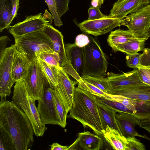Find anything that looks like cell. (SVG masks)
<instances>
[{
  "mask_svg": "<svg viewBox=\"0 0 150 150\" xmlns=\"http://www.w3.org/2000/svg\"><path fill=\"white\" fill-rule=\"evenodd\" d=\"M140 64L145 66H150V48H145L142 54Z\"/></svg>",
  "mask_w": 150,
  "mask_h": 150,
  "instance_id": "obj_40",
  "label": "cell"
},
{
  "mask_svg": "<svg viewBox=\"0 0 150 150\" xmlns=\"http://www.w3.org/2000/svg\"><path fill=\"white\" fill-rule=\"evenodd\" d=\"M51 150H67L68 146H62L57 143H54L50 145Z\"/></svg>",
  "mask_w": 150,
  "mask_h": 150,
  "instance_id": "obj_43",
  "label": "cell"
},
{
  "mask_svg": "<svg viewBox=\"0 0 150 150\" xmlns=\"http://www.w3.org/2000/svg\"><path fill=\"white\" fill-rule=\"evenodd\" d=\"M102 134L113 149L126 150V138L117 130L107 125L106 129L103 131Z\"/></svg>",
  "mask_w": 150,
  "mask_h": 150,
  "instance_id": "obj_20",
  "label": "cell"
},
{
  "mask_svg": "<svg viewBox=\"0 0 150 150\" xmlns=\"http://www.w3.org/2000/svg\"><path fill=\"white\" fill-rule=\"evenodd\" d=\"M52 91L59 119V126L64 128L67 125L66 120L68 113L58 93L52 88Z\"/></svg>",
  "mask_w": 150,
  "mask_h": 150,
  "instance_id": "obj_26",
  "label": "cell"
},
{
  "mask_svg": "<svg viewBox=\"0 0 150 150\" xmlns=\"http://www.w3.org/2000/svg\"><path fill=\"white\" fill-rule=\"evenodd\" d=\"M106 77L112 90L118 86L144 83L137 69L121 74L110 72L107 74Z\"/></svg>",
  "mask_w": 150,
  "mask_h": 150,
  "instance_id": "obj_18",
  "label": "cell"
},
{
  "mask_svg": "<svg viewBox=\"0 0 150 150\" xmlns=\"http://www.w3.org/2000/svg\"><path fill=\"white\" fill-rule=\"evenodd\" d=\"M11 40L6 36H1L0 38V57H1L5 49V47L8 41Z\"/></svg>",
  "mask_w": 150,
  "mask_h": 150,
  "instance_id": "obj_41",
  "label": "cell"
},
{
  "mask_svg": "<svg viewBox=\"0 0 150 150\" xmlns=\"http://www.w3.org/2000/svg\"><path fill=\"white\" fill-rule=\"evenodd\" d=\"M82 79L97 87L106 93L109 94L112 89L106 77L85 75Z\"/></svg>",
  "mask_w": 150,
  "mask_h": 150,
  "instance_id": "obj_25",
  "label": "cell"
},
{
  "mask_svg": "<svg viewBox=\"0 0 150 150\" xmlns=\"http://www.w3.org/2000/svg\"><path fill=\"white\" fill-rule=\"evenodd\" d=\"M59 16L61 17L69 10L70 0H55Z\"/></svg>",
  "mask_w": 150,
  "mask_h": 150,
  "instance_id": "obj_38",
  "label": "cell"
},
{
  "mask_svg": "<svg viewBox=\"0 0 150 150\" xmlns=\"http://www.w3.org/2000/svg\"><path fill=\"white\" fill-rule=\"evenodd\" d=\"M90 41L88 36L84 34H81L76 37L74 43L78 47H83L88 44Z\"/></svg>",
  "mask_w": 150,
  "mask_h": 150,
  "instance_id": "obj_39",
  "label": "cell"
},
{
  "mask_svg": "<svg viewBox=\"0 0 150 150\" xmlns=\"http://www.w3.org/2000/svg\"><path fill=\"white\" fill-rule=\"evenodd\" d=\"M149 5H150V0H140L138 5L134 12Z\"/></svg>",
  "mask_w": 150,
  "mask_h": 150,
  "instance_id": "obj_44",
  "label": "cell"
},
{
  "mask_svg": "<svg viewBox=\"0 0 150 150\" xmlns=\"http://www.w3.org/2000/svg\"><path fill=\"white\" fill-rule=\"evenodd\" d=\"M137 69L142 81L150 86V66H145L140 64Z\"/></svg>",
  "mask_w": 150,
  "mask_h": 150,
  "instance_id": "obj_35",
  "label": "cell"
},
{
  "mask_svg": "<svg viewBox=\"0 0 150 150\" xmlns=\"http://www.w3.org/2000/svg\"><path fill=\"white\" fill-rule=\"evenodd\" d=\"M11 12V6L7 0H0V31L5 29L6 23Z\"/></svg>",
  "mask_w": 150,
  "mask_h": 150,
  "instance_id": "obj_28",
  "label": "cell"
},
{
  "mask_svg": "<svg viewBox=\"0 0 150 150\" xmlns=\"http://www.w3.org/2000/svg\"><path fill=\"white\" fill-rule=\"evenodd\" d=\"M42 30L50 38L53 50L59 55L60 59L59 66L62 67L68 64L69 62L66 54L63 36L61 33L50 24L45 25Z\"/></svg>",
  "mask_w": 150,
  "mask_h": 150,
  "instance_id": "obj_17",
  "label": "cell"
},
{
  "mask_svg": "<svg viewBox=\"0 0 150 150\" xmlns=\"http://www.w3.org/2000/svg\"><path fill=\"white\" fill-rule=\"evenodd\" d=\"M53 18L54 25L58 27L63 25V23L59 16L55 0H45Z\"/></svg>",
  "mask_w": 150,
  "mask_h": 150,
  "instance_id": "obj_32",
  "label": "cell"
},
{
  "mask_svg": "<svg viewBox=\"0 0 150 150\" xmlns=\"http://www.w3.org/2000/svg\"><path fill=\"white\" fill-rule=\"evenodd\" d=\"M138 125L140 127L145 129L150 134V117L140 120Z\"/></svg>",
  "mask_w": 150,
  "mask_h": 150,
  "instance_id": "obj_42",
  "label": "cell"
},
{
  "mask_svg": "<svg viewBox=\"0 0 150 150\" xmlns=\"http://www.w3.org/2000/svg\"><path fill=\"white\" fill-rule=\"evenodd\" d=\"M37 59L50 87L54 89L58 82L51 66L40 58L38 57Z\"/></svg>",
  "mask_w": 150,
  "mask_h": 150,
  "instance_id": "obj_27",
  "label": "cell"
},
{
  "mask_svg": "<svg viewBox=\"0 0 150 150\" xmlns=\"http://www.w3.org/2000/svg\"><path fill=\"white\" fill-rule=\"evenodd\" d=\"M122 20L108 15L96 20H85L79 23L78 26L85 33L97 36L105 34L115 28L120 26Z\"/></svg>",
  "mask_w": 150,
  "mask_h": 150,
  "instance_id": "obj_11",
  "label": "cell"
},
{
  "mask_svg": "<svg viewBox=\"0 0 150 150\" xmlns=\"http://www.w3.org/2000/svg\"><path fill=\"white\" fill-rule=\"evenodd\" d=\"M121 95L142 101L150 102V86L144 83L118 86L109 93Z\"/></svg>",
  "mask_w": 150,
  "mask_h": 150,
  "instance_id": "obj_13",
  "label": "cell"
},
{
  "mask_svg": "<svg viewBox=\"0 0 150 150\" xmlns=\"http://www.w3.org/2000/svg\"><path fill=\"white\" fill-rule=\"evenodd\" d=\"M12 100L28 117L33 126L34 134L37 137L42 136L47 127L41 120L35 101L29 94L23 79L16 82Z\"/></svg>",
  "mask_w": 150,
  "mask_h": 150,
  "instance_id": "obj_3",
  "label": "cell"
},
{
  "mask_svg": "<svg viewBox=\"0 0 150 150\" xmlns=\"http://www.w3.org/2000/svg\"><path fill=\"white\" fill-rule=\"evenodd\" d=\"M137 39L130 30L119 29L111 32L107 41L108 45L112 48L118 45Z\"/></svg>",
  "mask_w": 150,
  "mask_h": 150,
  "instance_id": "obj_22",
  "label": "cell"
},
{
  "mask_svg": "<svg viewBox=\"0 0 150 150\" xmlns=\"http://www.w3.org/2000/svg\"><path fill=\"white\" fill-rule=\"evenodd\" d=\"M105 0H99L98 6L100 8L101 5L103 4Z\"/></svg>",
  "mask_w": 150,
  "mask_h": 150,
  "instance_id": "obj_47",
  "label": "cell"
},
{
  "mask_svg": "<svg viewBox=\"0 0 150 150\" xmlns=\"http://www.w3.org/2000/svg\"><path fill=\"white\" fill-rule=\"evenodd\" d=\"M149 37H150V30L149 31Z\"/></svg>",
  "mask_w": 150,
  "mask_h": 150,
  "instance_id": "obj_48",
  "label": "cell"
},
{
  "mask_svg": "<svg viewBox=\"0 0 150 150\" xmlns=\"http://www.w3.org/2000/svg\"><path fill=\"white\" fill-rule=\"evenodd\" d=\"M97 103L98 111L103 130L106 129L108 125L119 132L115 117V114L117 112L102 103Z\"/></svg>",
  "mask_w": 150,
  "mask_h": 150,
  "instance_id": "obj_23",
  "label": "cell"
},
{
  "mask_svg": "<svg viewBox=\"0 0 150 150\" xmlns=\"http://www.w3.org/2000/svg\"><path fill=\"white\" fill-rule=\"evenodd\" d=\"M44 18L48 21L51 24L52 22V20H53V18L48 11L47 10H45V13L43 15Z\"/></svg>",
  "mask_w": 150,
  "mask_h": 150,
  "instance_id": "obj_45",
  "label": "cell"
},
{
  "mask_svg": "<svg viewBox=\"0 0 150 150\" xmlns=\"http://www.w3.org/2000/svg\"><path fill=\"white\" fill-rule=\"evenodd\" d=\"M51 66L58 82L54 90L58 93L68 113L73 102L75 85L78 82L70 80L67 74L59 66Z\"/></svg>",
  "mask_w": 150,
  "mask_h": 150,
  "instance_id": "obj_9",
  "label": "cell"
},
{
  "mask_svg": "<svg viewBox=\"0 0 150 150\" xmlns=\"http://www.w3.org/2000/svg\"><path fill=\"white\" fill-rule=\"evenodd\" d=\"M88 37L90 42L83 47L85 75L105 77L108 65L105 55L98 42Z\"/></svg>",
  "mask_w": 150,
  "mask_h": 150,
  "instance_id": "obj_5",
  "label": "cell"
},
{
  "mask_svg": "<svg viewBox=\"0 0 150 150\" xmlns=\"http://www.w3.org/2000/svg\"><path fill=\"white\" fill-rule=\"evenodd\" d=\"M30 62L16 48L12 66V76L15 82L23 79L26 74Z\"/></svg>",
  "mask_w": 150,
  "mask_h": 150,
  "instance_id": "obj_21",
  "label": "cell"
},
{
  "mask_svg": "<svg viewBox=\"0 0 150 150\" xmlns=\"http://www.w3.org/2000/svg\"><path fill=\"white\" fill-rule=\"evenodd\" d=\"M145 146L134 136L126 138V150H145Z\"/></svg>",
  "mask_w": 150,
  "mask_h": 150,
  "instance_id": "obj_33",
  "label": "cell"
},
{
  "mask_svg": "<svg viewBox=\"0 0 150 150\" xmlns=\"http://www.w3.org/2000/svg\"><path fill=\"white\" fill-rule=\"evenodd\" d=\"M89 131L78 133L77 139L67 150H99L103 145L102 139Z\"/></svg>",
  "mask_w": 150,
  "mask_h": 150,
  "instance_id": "obj_16",
  "label": "cell"
},
{
  "mask_svg": "<svg viewBox=\"0 0 150 150\" xmlns=\"http://www.w3.org/2000/svg\"><path fill=\"white\" fill-rule=\"evenodd\" d=\"M0 127L10 136L16 150H30L34 139L32 124L25 112L14 103L1 98Z\"/></svg>",
  "mask_w": 150,
  "mask_h": 150,
  "instance_id": "obj_1",
  "label": "cell"
},
{
  "mask_svg": "<svg viewBox=\"0 0 150 150\" xmlns=\"http://www.w3.org/2000/svg\"><path fill=\"white\" fill-rule=\"evenodd\" d=\"M52 89L50 86L45 88L41 98L38 100L37 108L41 120L44 124L59 126V119Z\"/></svg>",
  "mask_w": 150,
  "mask_h": 150,
  "instance_id": "obj_10",
  "label": "cell"
},
{
  "mask_svg": "<svg viewBox=\"0 0 150 150\" xmlns=\"http://www.w3.org/2000/svg\"><path fill=\"white\" fill-rule=\"evenodd\" d=\"M98 0H92L91 1V4L93 6L96 7L98 6Z\"/></svg>",
  "mask_w": 150,
  "mask_h": 150,
  "instance_id": "obj_46",
  "label": "cell"
},
{
  "mask_svg": "<svg viewBox=\"0 0 150 150\" xmlns=\"http://www.w3.org/2000/svg\"><path fill=\"white\" fill-rule=\"evenodd\" d=\"M127 26L137 38L148 39L150 29V5L130 13L122 19L120 26Z\"/></svg>",
  "mask_w": 150,
  "mask_h": 150,
  "instance_id": "obj_6",
  "label": "cell"
},
{
  "mask_svg": "<svg viewBox=\"0 0 150 150\" xmlns=\"http://www.w3.org/2000/svg\"><path fill=\"white\" fill-rule=\"evenodd\" d=\"M140 0H117L114 4L109 15L122 19L128 14L133 12Z\"/></svg>",
  "mask_w": 150,
  "mask_h": 150,
  "instance_id": "obj_19",
  "label": "cell"
},
{
  "mask_svg": "<svg viewBox=\"0 0 150 150\" xmlns=\"http://www.w3.org/2000/svg\"><path fill=\"white\" fill-rule=\"evenodd\" d=\"M97 97L78 87H75L73 102L69 110L70 117L89 127L97 134L103 130L98 108Z\"/></svg>",
  "mask_w": 150,
  "mask_h": 150,
  "instance_id": "obj_2",
  "label": "cell"
},
{
  "mask_svg": "<svg viewBox=\"0 0 150 150\" xmlns=\"http://www.w3.org/2000/svg\"><path fill=\"white\" fill-rule=\"evenodd\" d=\"M17 50L30 62L38 58L40 54L53 50L50 38L42 29L14 38Z\"/></svg>",
  "mask_w": 150,
  "mask_h": 150,
  "instance_id": "obj_4",
  "label": "cell"
},
{
  "mask_svg": "<svg viewBox=\"0 0 150 150\" xmlns=\"http://www.w3.org/2000/svg\"><path fill=\"white\" fill-rule=\"evenodd\" d=\"M23 79L29 94L35 101L41 98L45 88L50 86L37 58L30 63Z\"/></svg>",
  "mask_w": 150,
  "mask_h": 150,
  "instance_id": "obj_7",
  "label": "cell"
},
{
  "mask_svg": "<svg viewBox=\"0 0 150 150\" xmlns=\"http://www.w3.org/2000/svg\"><path fill=\"white\" fill-rule=\"evenodd\" d=\"M78 87L86 90L97 97H108L106 93L94 85L83 81L82 79L78 81Z\"/></svg>",
  "mask_w": 150,
  "mask_h": 150,
  "instance_id": "obj_30",
  "label": "cell"
},
{
  "mask_svg": "<svg viewBox=\"0 0 150 150\" xmlns=\"http://www.w3.org/2000/svg\"><path fill=\"white\" fill-rule=\"evenodd\" d=\"M88 20H95L104 18L106 16L100 11L98 6H92L88 9Z\"/></svg>",
  "mask_w": 150,
  "mask_h": 150,
  "instance_id": "obj_37",
  "label": "cell"
},
{
  "mask_svg": "<svg viewBox=\"0 0 150 150\" xmlns=\"http://www.w3.org/2000/svg\"><path fill=\"white\" fill-rule=\"evenodd\" d=\"M115 117L120 133L126 138L137 136L150 141L147 136L139 134L135 129L140 120L133 115L119 112L115 114Z\"/></svg>",
  "mask_w": 150,
  "mask_h": 150,
  "instance_id": "obj_14",
  "label": "cell"
},
{
  "mask_svg": "<svg viewBox=\"0 0 150 150\" xmlns=\"http://www.w3.org/2000/svg\"><path fill=\"white\" fill-rule=\"evenodd\" d=\"M11 6V15L6 24L5 28L10 27V24L13 20L17 15L18 9L19 8L20 0H10Z\"/></svg>",
  "mask_w": 150,
  "mask_h": 150,
  "instance_id": "obj_36",
  "label": "cell"
},
{
  "mask_svg": "<svg viewBox=\"0 0 150 150\" xmlns=\"http://www.w3.org/2000/svg\"><path fill=\"white\" fill-rule=\"evenodd\" d=\"M25 17L23 21L10 26L8 31L14 38L42 30L45 25L51 24L49 21L44 18L42 13L26 16Z\"/></svg>",
  "mask_w": 150,
  "mask_h": 150,
  "instance_id": "obj_12",
  "label": "cell"
},
{
  "mask_svg": "<svg viewBox=\"0 0 150 150\" xmlns=\"http://www.w3.org/2000/svg\"><path fill=\"white\" fill-rule=\"evenodd\" d=\"M51 66H59L60 59L58 54L54 50L49 51L40 54L38 56Z\"/></svg>",
  "mask_w": 150,
  "mask_h": 150,
  "instance_id": "obj_31",
  "label": "cell"
},
{
  "mask_svg": "<svg viewBox=\"0 0 150 150\" xmlns=\"http://www.w3.org/2000/svg\"><path fill=\"white\" fill-rule=\"evenodd\" d=\"M0 150H16L13 140L10 135L0 127Z\"/></svg>",
  "mask_w": 150,
  "mask_h": 150,
  "instance_id": "obj_29",
  "label": "cell"
},
{
  "mask_svg": "<svg viewBox=\"0 0 150 150\" xmlns=\"http://www.w3.org/2000/svg\"><path fill=\"white\" fill-rule=\"evenodd\" d=\"M147 39H137L117 45L112 48L115 52L119 51L126 54H133L144 51Z\"/></svg>",
  "mask_w": 150,
  "mask_h": 150,
  "instance_id": "obj_24",
  "label": "cell"
},
{
  "mask_svg": "<svg viewBox=\"0 0 150 150\" xmlns=\"http://www.w3.org/2000/svg\"><path fill=\"white\" fill-rule=\"evenodd\" d=\"M66 56L69 63L81 78L86 75L83 47L75 43L64 45Z\"/></svg>",
  "mask_w": 150,
  "mask_h": 150,
  "instance_id": "obj_15",
  "label": "cell"
},
{
  "mask_svg": "<svg viewBox=\"0 0 150 150\" xmlns=\"http://www.w3.org/2000/svg\"><path fill=\"white\" fill-rule=\"evenodd\" d=\"M142 54L137 53L133 54H126V64L129 67L137 69L140 65Z\"/></svg>",
  "mask_w": 150,
  "mask_h": 150,
  "instance_id": "obj_34",
  "label": "cell"
},
{
  "mask_svg": "<svg viewBox=\"0 0 150 150\" xmlns=\"http://www.w3.org/2000/svg\"><path fill=\"white\" fill-rule=\"evenodd\" d=\"M16 49L15 44L6 48L0 57V96L6 98L10 96L11 88L15 83L12 78V66Z\"/></svg>",
  "mask_w": 150,
  "mask_h": 150,
  "instance_id": "obj_8",
  "label": "cell"
}]
</instances>
